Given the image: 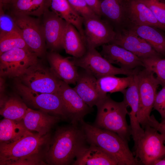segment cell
I'll list each match as a JSON object with an SVG mask.
<instances>
[{
	"instance_id": "34",
	"label": "cell",
	"mask_w": 165,
	"mask_h": 165,
	"mask_svg": "<svg viewBox=\"0 0 165 165\" xmlns=\"http://www.w3.org/2000/svg\"><path fill=\"white\" fill-rule=\"evenodd\" d=\"M151 10L158 21L165 28V0H138Z\"/></svg>"
},
{
	"instance_id": "24",
	"label": "cell",
	"mask_w": 165,
	"mask_h": 165,
	"mask_svg": "<svg viewBox=\"0 0 165 165\" xmlns=\"http://www.w3.org/2000/svg\"><path fill=\"white\" fill-rule=\"evenodd\" d=\"M72 165H118V164L111 155L101 148L90 145L79 152Z\"/></svg>"
},
{
	"instance_id": "33",
	"label": "cell",
	"mask_w": 165,
	"mask_h": 165,
	"mask_svg": "<svg viewBox=\"0 0 165 165\" xmlns=\"http://www.w3.org/2000/svg\"><path fill=\"white\" fill-rule=\"evenodd\" d=\"M0 13V37L15 32H20L13 16L6 13L1 5Z\"/></svg>"
},
{
	"instance_id": "37",
	"label": "cell",
	"mask_w": 165,
	"mask_h": 165,
	"mask_svg": "<svg viewBox=\"0 0 165 165\" xmlns=\"http://www.w3.org/2000/svg\"><path fill=\"white\" fill-rule=\"evenodd\" d=\"M147 125L156 129L163 135L164 139L165 144V121L159 122L156 119L154 115H152L150 116Z\"/></svg>"
},
{
	"instance_id": "23",
	"label": "cell",
	"mask_w": 165,
	"mask_h": 165,
	"mask_svg": "<svg viewBox=\"0 0 165 165\" xmlns=\"http://www.w3.org/2000/svg\"><path fill=\"white\" fill-rule=\"evenodd\" d=\"M128 29L145 39L158 53L165 57V33L155 27L128 24Z\"/></svg>"
},
{
	"instance_id": "25",
	"label": "cell",
	"mask_w": 165,
	"mask_h": 165,
	"mask_svg": "<svg viewBox=\"0 0 165 165\" xmlns=\"http://www.w3.org/2000/svg\"><path fill=\"white\" fill-rule=\"evenodd\" d=\"M62 48L66 53L79 58L86 53L87 47L84 38L73 25L67 22L62 40Z\"/></svg>"
},
{
	"instance_id": "30",
	"label": "cell",
	"mask_w": 165,
	"mask_h": 165,
	"mask_svg": "<svg viewBox=\"0 0 165 165\" xmlns=\"http://www.w3.org/2000/svg\"><path fill=\"white\" fill-rule=\"evenodd\" d=\"M134 75L124 77H117L114 75L104 76L97 79V85L100 91L105 95L107 93H122L130 85Z\"/></svg>"
},
{
	"instance_id": "10",
	"label": "cell",
	"mask_w": 165,
	"mask_h": 165,
	"mask_svg": "<svg viewBox=\"0 0 165 165\" xmlns=\"http://www.w3.org/2000/svg\"><path fill=\"white\" fill-rule=\"evenodd\" d=\"M18 78V81L30 89L43 93H57L61 81L50 69L38 62L30 67Z\"/></svg>"
},
{
	"instance_id": "11",
	"label": "cell",
	"mask_w": 165,
	"mask_h": 165,
	"mask_svg": "<svg viewBox=\"0 0 165 165\" xmlns=\"http://www.w3.org/2000/svg\"><path fill=\"white\" fill-rule=\"evenodd\" d=\"M11 15L28 46L38 57L43 56L45 53V41L40 21L31 16Z\"/></svg>"
},
{
	"instance_id": "39",
	"label": "cell",
	"mask_w": 165,
	"mask_h": 165,
	"mask_svg": "<svg viewBox=\"0 0 165 165\" xmlns=\"http://www.w3.org/2000/svg\"><path fill=\"white\" fill-rule=\"evenodd\" d=\"M153 165H165V156H163L156 160Z\"/></svg>"
},
{
	"instance_id": "2",
	"label": "cell",
	"mask_w": 165,
	"mask_h": 165,
	"mask_svg": "<svg viewBox=\"0 0 165 165\" xmlns=\"http://www.w3.org/2000/svg\"><path fill=\"white\" fill-rule=\"evenodd\" d=\"M85 135L77 125L61 127L52 136L49 148L46 155L47 164H72L79 152L87 146Z\"/></svg>"
},
{
	"instance_id": "29",
	"label": "cell",
	"mask_w": 165,
	"mask_h": 165,
	"mask_svg": "<svg viewBox=\"0 0 165 165\" xmlns=\"http://www.w3.org/2000/svg\"><path fill=\"white\" fill-rule=\"evenodd\" d=\"M0 107V115L17 121L23 120L28 108L23 101L14 96L1 101Z\"/></svg>"
},
{
	"instance_id": "7",
	"label": "cell",
	"mask_w": 165,
	"mask_h": 165,
	"mask_svg": "<svg viewBox=\"0 0 165 165\" xmlns=\"http://www.w3.org/2000/svg\"><path fill=\"white\" fill-rule=\"evenodd\" d=\"M152 71L145 68L137 74L139 95L138 119L144 129L153 108L156 90L160 83Z\"/></svg>"
},
{
	"instance_id": "6",
	"label": "cell",
	"mask_w": 165,
	"mask_h": 165,
	"mask_svg": "<svg viewBox=\"0 0 165 165\" xmlns=\"http://www.w3.org/2000/svg\"><path fill=\"white\" fill-rule=\"evenodd\" d=\"M134 147L135 158L139 164L153 165L157 159L165 156V144L163 135L148 125Z\"/></svg>"
},
{
	"instance_id": "38",
	"label": "cell",
	"mask_w": 165,
	"mask_h": 165,
	"mask_svg": "<svg viewBox=\"0 0 165 165\" xmlns=\"http://www.w3.org/2000/svg\"><path fill=\"white\" fill-rule=\"evenodd\" d=\"M84 0L95 13L101 17L99 0Z\"/></svg>"
},
{
	"instance_id": "28",
	"label": "cell",
	"mask_w": 165,
	"mask_h": 165,
	"mask_svg": "<svg viewBox=\"0 0 165 165\" xmlns=\"http://www.w3.org/2000/svg\"><path fill=\"white\" fill-rule=\"evenodd\" d=\"M25 127L23 120L17 121L5 118L0 122V144L15 142L31 133Z\"/></svg>"
},
{
	"instance_id": "40",
	"label": "cell",
	"mask_w": 165,
	"mask_h": 165,
	"mask_svg": "<svg viewBox=\"0 0 165 165\" xmlns=\"http://www.w3.org/2000/svg\"><path fill=\"white\" fill-rule=\"evenodd\" d=\"M13 0H0V5L4 6Z\"/></svg>"
},
{
	"instance_id": "20",
	"label": "cell",
	"mask_w": 165,
	"mask_h": 165,
	"mask_svg": "<svg viewBox=\"0 0 165 165\" xmlns=\"http://www.w3.org/2000/svg\"><path fill=\"white\" fill-rule=\"evenodd\" d=\"M47 58L51 71L58 79L68 84L76 85L79 72L70 57H64L52 51L48 54Z\"/></svg>"
},
{
	"instance_id": "26",
	"label": "cell",
	"mask_w": 165,
	"mask_h": 165,
	"mask_svg": "<svg viewBox=\"0 0 165 165\" xmlns=\"http://www.w3.org/2000/svg\"><path fill=\"white\" fill-rule=\"evenodd\" d=\"M137 74L134 75L130 85L122 93L123 95V100L131 108L128 115L130 119V127L133 131H138L141 128L138 117L139 95Z\"/></svg>"
},
{
	"instance_id": "5",
	"label": "cell",
	"mask_w": 165,
	"mask_h": 165,
	"mask_svg": "<svg viewBox=\"0 0 165 165\" xmlns=\"http://www.w3.org/2000/svg\"><path fill=\"white\" fill-rule=\"evenodd\" d=\"M72 60L76 66L83 68L97 79L108 75H134L140 70L139 68L127 70L116 67L94 48H87L86 53L83 56L79 58L73 57Z\"/></svg>"
},
{
	"instance_id": "27",
	"label": "cell",
	"mask_w": 165,
	"mask_h": 165,
	"mask_svg": "<svg viewBox=\"0 0 165 165\" xmlns=\"http://www.w3.org/2000/svg\"><path fill=\"white\" fill-rule=\"evenodd\" d=\"M49 9L74 26L84 38L83 18L72 9L68 0H49Z\"/></svg>"
},
{
	"instance_id": "36",
	"label": "cell",
	"mask_w": 165,
	"mask_h": 165,
	"mask_svg": "<svg viewBox=\"0 0 165 165\" xmlns=\"http://www.w3.org/2000/svg\"><path fill=\"white\" fill-rule=\"evenodd\" d=\"M153 108L160 114L161 122L165 121V86L157 93Z\"/></svg>"
},
{
	"instance_id": "41",
	"label": "cell",
	"mask_w": 165,
	"mask_h": 165,
	"mask_svg": "<svg viewBox=\"0 0 165 165\" xmlns=\"http://www.w3.org/2000/svg\"></svg>"
},
{
	"instance_id": "9",
	"label": "cell",
	"mask_w": 165,
	"mask_h": 165,
	"mask_svg": "<svg viewBox=\"0 0 165 165\" xmlns=\"http://www.w3.org/2000/svg\"><path fill=\"white\" fill-rule=\"evenodd\" d=\"M38 57L29 50L14 49L0 55V74L2 77L18 78L38 62Z\"/></svg>"
},
{
	"instance_id": "8",
	"label": "cell",
	"mask_w": 165,
	"mask_h": 165,
	"mask_svg": "<svg viewBox=\"0 0 165 165\" xmlns=\"http://www.w3.org/2000/svg\"><path fill=\"white\" fill-rule=\"evenodd\" d=\"M17 92L26 104L42 111L66 118L63 105L58 94L35 91L18 80L15 85Z\"/></svg>"
},
{
	"instance_id": "19",
	"label": "cell",
	"mask_w": 165,
	"mask_h": 165,
	"mask_svg": "<svg viewBox=\"0 0 165 165\" xmlns=\"http://www.w3.org/2000/svg\"><path fill=\"white\" fill-rule=\"evenodd\" d=\"M126 16L127 24L150 26L165 32V28L158 21L150 9L138 0H127Z\"/></svg>"
},
{
	"instance_id": "13",
	"label": "cell",
	"mask_w": 165,
	"mask_h": 165,
	"mask_svg": "<svg viewBox=\"0 0 165 165\" xmlns=\"http://www.w3.org/2000/svg\"><path fill=\"white\" fill-rule=\"evenodd\" d=\"M57 93L62 101L66 118L72 124L77 125L93 110L81 98L74 88L61 80Z\"/></svg>"
},
{
	"instance_id": "21",
	"label": "cell",
	"mask_w": 165,
	"mask_h": 165,
	"mask_svg": "<svg viewBox=\"0 0 165 165\" xmlns=\"http://www.w3.org/2000/svg\"><path fill=\"white\" fill-rule=\"evenodd\" d=\"M60 119V117L58 116L50 115L40 110H35L28 108L23 121L28 130L35 131L42 136L50 133Z\"/></svg>"
},
{
	"instance_id": "4",
	"label": "cell",
	"mask_w": 165,
	"mask_h": 165,
	"mask_svg": "<svg viewBox=\"0 0 165 165\" xmlns=\"http://www.w3.org/2000/svg\"><path fill=\"white\" fill-rule=\"evenodd\" d=\"M96 106L97 113L94 126L114 132L128 142L131 131L126 119L129 112L125 102L116 101L107 95Z\"/></svg>"
},
{
	"instance_id": "35",
	"label": "cell",
	"mask_w": 165,
	"mask_h": 165,
	"mask_svg": "<svg viewBox=\"0 0 165 165\" xmlns=\"http://www.w3.org/2000/svg\"><path fill=\"white\" fill-rule=\"evenodd\" d=\"M68 0L72 9L83 18L99 16L95 13L84 0Z\"/></svg>"
},
{
	"instance_id": "17",
	"label": "cell",
	"mask_w": 165,
	"mask_h": 165,
	"mask_svg": "<svg viewBox=\"0 0 165 165\" xmlns=\"http://www.w3.org/2000/svg\"><path fill=\"white\" fill-rule=\"evenodd\" d=\"M127 0H99L101 18L108 23L116 31L126 28Z\"/></svg>"
},
{
	"instance_id": "14",
	"label": "cell",
	"mask_w": 165,
	"mask_h": 165,
	"mask_svg": "<svg viewBox=\"0 0 165 165\" xmlns=\"http://www.w3.org/2000/svg\"><path fill=\"white\" fill-rule=\"evenodd\" d=\"M115 37L110 43L119 46L140 59L162 57L145 39L126 29L116 31Z\"/></svg>"
},
{
	"instance_id": "1",
	"label": "cell",
	"mask_w": 165,
	"mask_h": 165,
	"mask_svg": "<svg viewBox=\"0 0 165 165\" xmlns=\"http://www.w3.org/2000/svg\"><path fill=\"white\" fill-rule=\"evenodd\" d=\"M51 138L50 132L42 136L32 133L13 143L0 144V165H47Z\"/></svg>"
},
{
	"instance_id": "15",
	"label": "cell",
	"mask_w": 165,
	"mask_h": 165,
	"mask_svg": "<svg viewBox=\"0 0 165 165\" xmlns=\"http://www.w3.org/2000/svg\"><path fill=\"white\" fill-rule=\"evenodd\" d=\"M42 16V30L48 47L54 51L63 48L62 38L67 22L49 9Z\"/></svg>"
},
{
	"instance_id": "16",
	"label": "cell",
	"mask_w": 165,
	"mask_h": 165,
	"mask_svg": "<svg viewBox=\"0 0 165 165\" xmlns=\"http://www.w3.org/2000/svg\"><path fill=\"white\" fill-rule=\"evenodd\" d=\"M100 53L111 64H117L124 69L132 70L143 67L140 58L115 44L109 43L102 45Z\"/></svg>"
},
{
	"instance_id": "12",
	"label": "cell",
	"mask_w": 165,
	"mask_h": 165,
	"mask_svg": "<svg viewBox=\"0 0 165 165\" xmlns=\"http://www.w3.org/2000/svg\"><path fill=\"white\" fill-rule=\"evenodd\" d=\"M99 16L83 18L84 39L87 48L110 43L116 33L113 27Z\"/></svg>"
},
{
	"instance_id": "18",
	"label": "cell",
	"mask_w": 165,
	"mask_h": 165,
	"mask_svg": "<svg viewBox=\"0 0 165 165\" xmlns=\"http://www.w3.org/2000/svg\"><path fill=\"white\" fill-rule=\"evenodd\" d=\"M73 88L83 100L91 108L96 106L107 95L100 91L96 78L85 70L79 72L75 86Z\"/></svg>"
},
{
	"instance_id": "32",
	"label": "cell",
	"mask_w": 165,
	"mask_h": 165,
	"mask_svg": "<svg viewBox=\"0 0 165 165\" xmlns=\"http://www.w3.org/2000/svg\"><path fill=\"white\" fill-rule=\"evenodd\" d=\"M143 67L156 75L160 85L165 86V57H153L141 59Z\"/></svg>"
},
{
	"instance_id": "22",
	"label": "cell",
	"mask_w": 165,
	"mask_h": 165,
	"mask_svg": "<svg viewBox=\"0 0 165 165\" xmlns=\"http://www.w3.org/2000/svg\"><path fill=\"white\" fill-rule=\"evenodd\" d=\"M49 0H13L2 6L12 15L42 16L49 9Z\"/></svg>"
},
{
	"instance_id": "31",
	"label": "cell",
	"mask_w": 165,
	"mask_h": 165,
	"mask_svg": "<svg viewBox=\"0 0 165 165\" xmlns=\"http://www.w3.org/2000/svg\"><path fill=\"white\" fill-rule=\"evenodd\" d=\"M17 48L31 50L25 43L20 32H15L0 37V55Z\"/></svg>"
},
{
	"instance_id": "3",
	"label": "cell",
	"mask_w": 165,
	"mask_h": 165,
	"mask_svg": "<svg viewBox=\"0 0 165 165\" xmlns=\"http://www.w3.org/2000/svg\"><path fill=\"white\" fill-rule=\"evenodd\" d=\"M80 123L87 142L105 151L116 160L118 165H139L129 148L128 142L118 134L90 125L83 120Z\"/></svg>"
}]
</instances>
